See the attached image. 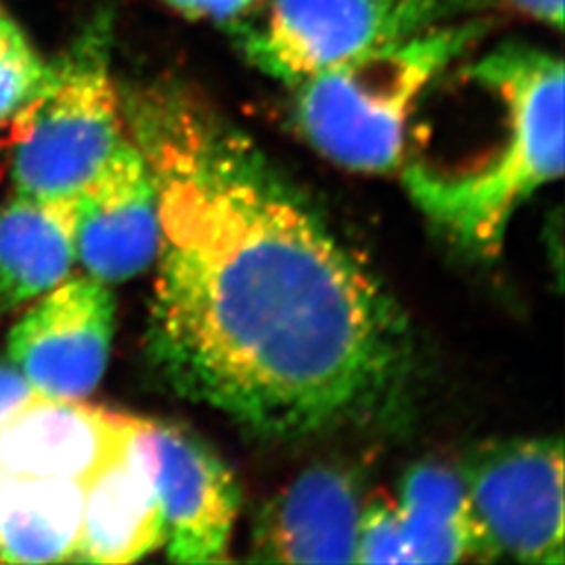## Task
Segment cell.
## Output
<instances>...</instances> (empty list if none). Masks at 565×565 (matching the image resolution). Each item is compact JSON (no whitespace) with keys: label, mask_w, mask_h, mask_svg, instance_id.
Here are the masks:
<instances>
[{"label":"cell","mask_w":565,"mask_h":565,"mask_svg":"<svg viewBox=\"0 0 565 565\" xmlns=\"http://www.w3.org/2000/svg\"><path fill=\"white\" fill-rule=\"evenodd\" d=\"M158 186L149 352L170 387L263 438L366 424L413 364L398 303L202 97H121Z\"/></svg>","instance_id":"obj_1"},{"label":"cell","mask_w":565,"mask_h":565,"mask_svg":"<svg viewBox=\"0 0 565 565\" xmlns=\"http://www.w3.org/2000/svg\"><path fill=\"white\" fill-rule=\"evenodd\" d=\"M469 78L503 103V145L465 168L413 166L406 186L450 242L494 256L515 210L564 174V61L509 42L476 61Z\"/></svg>","instance_id":"obj_2"},{"label":"cell","mask_w":565,"mask_h":565,"mask_svg":"<svg viewBox=\"0 0 565 565\" xmlns=\"http://www.w3.org/2000/svg\"><path fill=\"white\" fill-rule=\"evenodd\" d=\"M482 30L480 21H450L294 84L306 141L348 170L396 168L415 105Z\"/></svg>","instance_id":"obj_3"},{"label":"cell","mask_w":565,"mask_h":565,"mask_svg":"<svg viewBox=\"0 0 565 565\" xmlns=\"http://www.w3.org/2000/svg\"><path fill=\"white\" fill-rule=\"evenodd\" d=\"M111 18L102 13L55 60L41 90L4 121V172L18 195L74 200L128 128L111 74Z\"/></svg>","instance_id":"obj_4"},{"label":"cell","mask_w":565,"mask_h":565,"mask_svg":"<svg viewBox=\"0 0 565 565\" xmlns=\"http://www.w3.org/2000/svg\"><path fill=\"white\" fill-rule=\"evenodd\" d=\"M478 0H263L235 21L243 57L298 84L385 44L445 25Z\"/></svg>","instance_id":"obj_5"},{"label":"cell","mask_w":565,"mask_h":565,"mask_svg":"<svg viewBox=\"0 0 565 565\" xmlns=\"http://www.w3.org/2000/svg\"><path fill=\"white\" fill-rule=\"evenodd\" d=\"M465 490L490 559L564 564V448L559 440L486 446L463 469Z\"/></svg>","instance_id":"obj_6"},{"label":"cell","mask_w":565,"mask_h":565,"mask_svg":"<svg viewBox=\"0 0 565 565\" xmlns=\"http://www.w3.org/2000/svg\"><path fill=\"white\" fill-rule=\"evenodd\" d=\"M116 302L90 275L61 281L9 333L7 359L46 398H86L109 363Z\"/></svg>","instance_id":"obj_7"},{"label":"cell","mask_w":565,"mask_h":565,"mask_svg":"<svg viewBox=\"0 0 565 565\" xmlns=\"http://www.w3.org/2000/svg\"><path fill=\"white\" fill-rule=\"evenodd\" d=\"M162 509L168 557L179 564L226 562L239 513V488L228 467L177 425L145 422Z\"/></svg>","instance_id":"obj_8"},{"label":"cell","mask_w":565,"mask_h":565,"mask_svg":"<svg viewBox=\"0 0 565 565\" xmlns=\"http://www.w3.org/2000/svg\"><path fill=\"white\" fill-rule=\"evenodd\" d=\"M76 260L86 275L120 282L141 275L160 249L153 174L130 135L74 198Z\"/></svg>","instance_id":"obj_9"},{"label":"cell","mask_w":565,"mask_h":565,"mask_svg":"<svg viewBox=\"0 0 565 565\" xmlns=\"http://www.w3.org/2000/svg\"><path fill=\"white\" fill-rule=\"evenodd\" d=\"M166 543L162 509L145 436L128 417L120 450L84 482L76 564H132Z\"/></svg>","instance_id":"obj_10"},{"label":"cell","mask_w":565,"mask_h":565,"mask_svg":"<svg viewBox=\"0 0 565 565\" xmlns=\"http://www.w3.org/2000/svg\"><path fill=\"white\" fill-rule=\"evenodd\" d=\"M361 497L352 476L319 465L264 507L254 559L281 564H356Z\"/></svg>","instance_id":"obj_11"},{"label":"cell","mask_w":565,"mask_h":565,"mask_svg":"<svg viewBox=\"0 0 565 565\" xmlns=\"http://www.w3.org/2000/svg\"><path fill=\"white\" fill-rule=\"evenodd\" d=\"M126 429L128 417L41 396L0 425V467L23 478L84 484L120 450Z\"/></svg>","instance_id":"obj_12"},{"label":"cell","mask_w":565,"mask_h":565,"mask_svg":"<svg viewBox=\"0 0 565 565\" xmlns=\"http://www.w3.org/2000/svg\"><path fill=\"white\" fill-rule=\"evenodd\" d=\"M74 200L18 195L0 207V308L18 310L72 275Z\"/></svg>","instance_id":"obj_13"},{"label":"cell","mask_w":565,"mask_h":565,"mask_svg":"<svg viewBox=\"0 0 565 565\" xmlns=\"http://www.w3.org/2000/svg\"><path fill=\"white\" fill-rule=\"evenodd\" d=\"M84 484L23 478L0 467V562L63 564L78 543Z\"/></svg>","instance_id":"obj_14"},{"label":"cell","mask_w":565,"mask_h":565,"mask_svg":"<svg viewBox=\"0 0 565 565\" xmlns=\"http://www.w3.org/2000/svg\"><path fill=\"white\" fill-rule=\"evenodd\" d=\"M413 565L490 562L467 499L463 476L443 465H417L404 476L401 501Z\"/></svg>","instance_id":"obj_15"},{"label":"cell","mask_w":565,"mask_h":565,"mask_svg":"<svg viewBox=\"0 0 565 565\" xmlns=\"http://www.w3.org/2000/svg\"><path fill=\"white\" fill-rule=\"evenodd\" d=\"M49 70L51 60L0 0V126L41 90Z\"/></svg>","instance_id":"obj_16"},{"label":"cell","mask_w":565,"mask_h":565,"mask_svg":"<svg viewBox=\"0 0 565 565\" xmlns=\"http://www.w3.org/2000/svg\"><path fill=\"white\" fill-rule=\"evenodd\" d=\"M356 564L413 565L396 503L375 501L363 509Z\"/></svg>","instance_id":"obj_17"},{"label":"cell","mask_w":565,"mask_h":565,"mask_svg":"<svg viewBox=\"0 0 565 565\" xmlns=\"http://www.w3.org/2000/svg\"><path fill=\"white\" fill-rule=\"evenodd\" d=\"M191 20L237 21L247 18L263 0H162Z\"/></svg>","instance_id":"obj_18"},{"label":"cell","mask_w":565,"mask_h":565,"mask_svg":"<svg viewBox=\"0 0 565 565\" xmlns=\"http://www.w3.org/2000/svg\"><path fill=\"white\" fill-rule=\"evenodd\" d=\"M36 398H41L36 387L25 380L15 364L0 356V425Z\"/></svg>","instance_id":"obj_19"},{"label":"cell","mask_w":565,"mask_h":565,"mask_svg":"<svg viewBox=\"0 0 565 565\" xmlns=\"http://www.w3.org/2000/svg\"><path fill=\"white\" fill-rule=\"evenodd\" d=\"M511 9L524 13L532 20L562 30L564 25V0H503Z\"/></svg>","instance_id":"obj_20"}]
</instances>
